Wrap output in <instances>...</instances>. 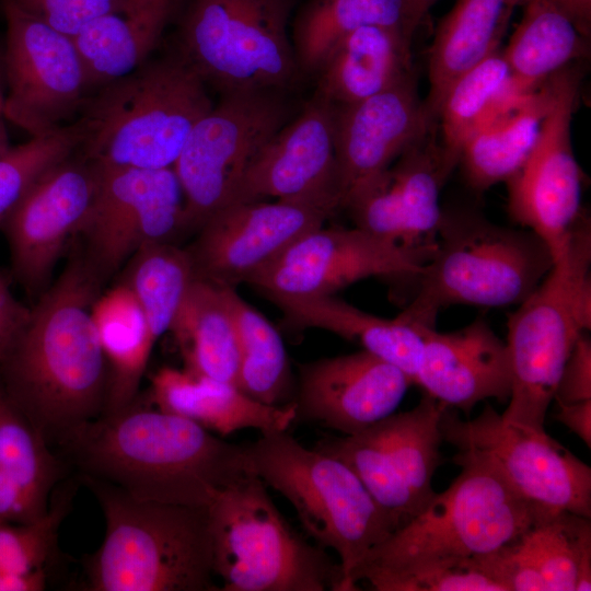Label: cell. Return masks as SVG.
Here are the masks:
<instances>
[{
  "label": "cell",
  "instance_id": "1",
  "mask_svg": "<svg viewBox=\"0 0 591 591\" xmlns=\"http://www.w3.org/2000/svg\"><path fill=\"white\" fill-rule=\"evenodd\" d=\"M103 283L73 257L0 358L2 387L51 447L105 409L107 366L93 318Z\"/></svg>",
  "mask_w": 591,
  "mask_h": 591
},
{
  "label": "cell",
  "instance_id": "2",
  "mask_svg": "<svg viewBox=\"0 0 591 591\" xmlns=\"http://www.w3.org/2000/svg\"><path fill=\"white\" fill-rule=\"evenodd\" d=\"M54 447L76 474L147 501L209 507L251 474L245 447L136 401L79 426Z\"/></svg>",
  "mask_w": 591,
  "mask_h": 591
},
{
  "label": "cell",
  "instance_id": "3",
  "mask_svg": "<svg viewBox=\"0 0 591 591\" xmlns=\"http://www.w3.org/2000/svg\"><path fill=\"white\" fill-rule=\"evenodd\" d=\"M105 519V537L85 561L89 591H220L213 578L208 507L139 500L78 475Z\"/></svg>",
  "mask_w": 591,
  "mask_h": 591
},
{
  "label": "cell",
  "instance_id": "4",
  "mask_svg": "<svg viewBox=\"0 0 591 591\" xmlns=\"http://www.w3.org/2000/svg\"><path fill=\"white\" fill-rule=\"evenodd\" d=\"M212 106L207 83L181 55L148 60L89 96L78 151L100 166L173 167Z\"/></svg>",
  "mask_w": 591,
  "mask_h": 591
},
{
  "label": "cell",
  "instance_id": "5",
  "mask_svg": "<svg viewBox=\"0 0 591 591\" xmlns=\"http://www.w3.org/2000/svg\"><path fill=\"white\" fill-rule=\"evenodd\" d=\"M461 473L407 523L372 547L351 583L382 580L413 568L493 552L554 512L519 496L498 474L473 460L453 459Z\"/></svg>",
  "mask_w": 591,
  "mask_h": 591
},
{
  "label": "cell",
  "instance_id": "6",
  "mask_svg": "<svg viewBox=\"0 0 591 591\" xmlns=\"http://www.w3.org/2000/svg\"><path fill=\"white\" fill-rule=\"evenodd\" d=\"M553 265L548 247L532 231L497 224L472 209H443L434 252L414 280L412 302L398 316L434 327L447 306L518 305Z\"/></svg>",
  "mask_w": 591,
  "mask_h": 591
},
{
  "label": "cell",
  "instance_id": "7",
  "mask_svg": "<svg viewBox=\"0 0 591 591\" xmlns=\"http://www.w3.org/2000/svg\"><path fill=\"white\" fill-rule=\"evenodd\" d=\"M245 447L247 466L294 509L305 532L338 557L341 591L351 575L394 526L360 478L340 460L309 449L286 431L260 433Z\"/></svg>",
  "mask_w": 591,
  "mask_h": 591
},
{
  "label": "cell",
  "instance_id": "8",
  "mask_svg": "<svg viewBox=\"0 0 591 591\" xmlns=\"http://www.w3.org/2000/svg\"><path fill=\"white\" fill-rule=\"evenodd\" d=\"M591 227L583 216L565 253L508 318L511 393L501 416L538 430L561 370L591 328Z\"/></svg>",
  "mask_w": 591,
  "mask_h": 591
},
{
  "label": "cell",
  "instance_id": "9",
  "mask_svg": "<svg viewBox=\"0 0 591 591\" xmlns=\"http://www.w3.org/2000/svg\"><path fill=\"white\" fill-rule=\"evenodd\" d=\"M266 487L251 473L208 507L220 591H341L339 564L287 522Z\"/></svg>",
  "mask_w": 591,
  "mask_h": 591
},
{
  "label": "cell",
  "instance_id": "10",
  "mask_svg": "<svg viewBox=\"0 0 591 591\" xmlns=\"http://www.w3.org/2000/svg\"><path fill=\"white\" fill-rule=\"evenodd\" d=\"M290 0H192L179 55L225 93L279 91L299 71L288 35Z\"/></svg>",
  "mask_w": 591,
  "mask_h": 591
},
{
  "label": "cell",
  "instance_id": "11",
  "mask_svg": "<svg viewBox=\"0 0 591 591\" xmlns=\"http://www.w3.org/2000/svg\"><path fill=\"white\" fill-rule=\"evenodd\" d=\"M441 432L457 450L453 459L488 466L533 506L591 517L590 466L545 430L509 421L486 404L465 420L447 406Z\"/></svg>",
  "mask_w": 591,
  "mask_h": 591
},
{
  "label": "cell",
  "instance_id": "12",
  "mask_svg": "<svg viewBox=\"0 0 591 591\" xmlns=\"http://www.w3.org/2000/svg\"><path fill=\"white\" fill-rule=\"evenodd\" d=\"M445 407L424 394L412 409L395 412L358 433L321 440L314 448L352 470L395 531L436 494L432 478L441 459Z\"/></svg>",
  "mask_w": 591,
  "mask_h": 591
},
{
  "label": "cell",
  "instance_id": "13",
  "mask_svg": "<svg viewBox=\"0 0 591 591\" xmlns=\"http://www.w3.org/2000/svg\"><path fill=\"white\" fill-rule=\"evenodd\" d=\"M288 113L278 91L231 92L195 125L173 165L187 230H198L232 201L250 163L287 124Z\"/></svg>",
  "mask_w": 591,
  "mask_h": 591
},
{
  "label": "cell",
  "instance_id": "14",
  "mask_svg": "<svg viewBox=\"0 0 591 591\" xmlns=\"http://www.w3.org/2000/svg\"><path fill=\"white\" fill-rule=\"evenodd\" d=\"M94 166L96 189L78 234L83 259L105 282L142 247L187 230L185 201L173 167Z\"/></svg>",
  "mask_w": 591,
  "mask_h": 591
},
{
  "label": "cell",
  "instance_id": "15",
  "mask_svg": "<svg viewBox=\"0 0 591 591\" xmlns=\"http://www.w3.org/2000/svg\"><path fill=\"white\" fill-rule=\"evenodd\" d=\"M552 103L534 147L505 184L510 218L535 233L554 262L566 251L581 218L582 172L575 158L571 124L580 94V73L567 67L551 77Z\"/></svg>",
  "mask_w": 591,
  "mask_h": 591
},
{
  "label": "cell",
  "instance_id": "16",
  "mask_svg": "<svg viewBox=\"0 0 591 591\" xmlns=\"http://www.w3.org/2000/svg\"><path fill=\"white\" fill-rule=\"evenodd\" d=\"M436 246L409 247L358 227L303 234L245 281L265 297L335 294L371 277L415 280Z\"/></svg>",
  "mask_w": 591,
  "mask_h": 591
},
{
  "label": "cell",
  "instance_id": "17",
  "mask_svg": "<svg viewBox=\"0 0 591 591\" xmlns=\"http://www.w3.org/2000/svg\"><path fill=\"white\" fill-rule=\"evenodd\" d=\"M7 22L5 118L31 137L43 136L80 115L91 95L73 39L3 0Z\"/></svg>",
  "mask_w": 591,
  "mask_h": 591
},
{
  "label": "cell",
  "instance_id": "18",
  "mask_svg": "<svg viewBox=\"0 0 591 591\" xmlns=\"http://www.w3.org/2000/svg\"><path fill=\"white\" fill-rule=\"evenodd\" d=\"M97 172L74 153L42 175L3 221L10 274L36 299L51 283L68 240L77 235L93 201Z\"/></svg>",
  "mask_w": 591,
  "mask_h": 591
},
{
  "label": "cell",
  "instance_id": "19",
  "mask_svg": "<svg viewBox=\"0 0 591 591\" xmlns=\"http://www.w3.org/2000/svg\"><path fill=\"white\" fill-rule=\"evenodd\" d=\"M334 114V105L315 94L257 152L229 205L275 198L331 216L341 208Z\"/></svg>",
  "mask_w": 591,
  "mask_h": 591
},
{
  "label": "cell",
  "instance_id": "20",
  "mask_svg": "<svg viewBox=\"0 0 591 591\" xmlns=\"http://www.w3.org/2000/svg\"><path fill=\"white\" fill-rule=\"evenodd\" d=\"M329 217L283 200L232 204L204 222L186 251L196 277L235 288Z\"/></svg>",
  "mask_w": 591,
  "mask_h": 591
},
{
  "label": "cell",
  "instance_id": "21",
  "mask_svg": "<svg viewBox=\"0 0 591 591\" xmlns=\"http://www.w3.org/2000/svg\"><path fill=\"white\" fill-rule=\"evenodd\" d=\"M360 190L355 201L358 224L409 246H436L443 209L440 193L455 166L447 159L437 129L404 151Z\"/></svg>",
  "mask_w": 591,
  "mask_h": 591
},
{
  "label": "cell",
  "instance_id": "22",
  "mask_svg": "<svg viewBox=\"0 0 591 591\" xmlns=\"http://www.w3.org/2000/svg\"><path fill=\"white\" fill-rule=\"evenodd\" d=\"M412 384L402 370L361 349L301 364L292 402L297 420L349 436L394 414Z\"/></svg>",
  "mask_w": 591,
  "mask_h": 591
},
{
  "label": "cell",
  "instance_id": "23",
  "mask_svg": "<svg viewBox=\"0 0 591 591\" xmlns=\"http://www.w3.org/2000/svg\"><path fill=\"white\" fill-rule=\"evenodd\" d=\"M334 107L341 207L355 187L386 170L437 128L419 96L415 73L363 101Z\"/></svg>",
  "mask_w": 591,
  "mask_h": 591
},
{
  "label": "cell",
  "instance_id": "24",
  "mask_svg": "<svg viewBox=\"0 0 591 591\" xmlns=\"http://www.w3.org/2000/svg\"><path fill=\"white\" fill-rule=\"evenodd\" d=\"M414 384L466 414L486 399L508 403L511 364L507 344L483 318L453 332L427 327Z\"/></svg>",
  "mask_w": 591,
  "mask_h": 591
},
{
  "label": "cell",
  "instance_id": "25",
  "mask_svg": "<svg viewBox=\"0 0 591 591\" xmlns=\"http://www.w3.org/2000/svg\"><path fill=\"white\" fill-rule=\"evenodd\" d=\"M149 397L159 410L186 418L222 438L244 429L286 431L297 420L293 402L268 405L232 383L172 367H162L151 375Z\"/></svg>",
  "mask_w": 591,
  "mask_h": 591
},
{
  "label": "cell",
  "instance_id": "26",
  "mask_svg": "<svg viewBox=\"0 0 591 591\" xmlns=\"http://www.w3.org/2000/svg\"><path fill=\"white\" fill-rule=\"evenodd\" d=\"M70 467L0 383V521L43 518Z\"/></svg>",
  "mask_w": 591,
  "mask_h": 591
},
{
  "label": "cell",
  "instance_id": "27",
  "mask_svg": "<svg viewBox=\"0 0 591 591\" xmlns=\"http://www.w3.org/2000/svg\"><path fill=\"white\" fill-rule=\"evenodd\" d=\"M409 32L368 25L341 38L317 70L315 94L334 106L358 103L414 74Z\"/></svg>",
  "mask_w": 591,
  "mask_h": 591
},
{
  "label": "cell",
  "instance_id": "28",
  "mask_svg": "<svg viewBox=\"0 0 591 591\" xmlns=\"http://www.w3.org/2000/svg\"><path fill=\"white\" fill-rule=\"evenodd\" d=\"M285 316L286 325L318 328L358 344L363 350L402 370L413 382L427 327L399 316L384 318L368 313L335 294L305 298H267Z\"/></svg>",
  "mask_w": 591,
  "mask_h": 591
},
{
  "label": "cell",
  "instance_id": "29",
  "mask_svg": "<svg viewBox=\"0 0 591 591\" xmlns=\"http://www.w3.org/2000/svg\"><path fill=\"white\" fill-rule=\"evenodd\" d=\"M521 1L457 0L440 21L428 53L429 90L424 100L433 123L449 88L499 49Z\"/></svg>",
  "mask_w": 591,
  "mask_h": 591
},
{
  "label": "cell",
  "instance_id": "30",
  "mask_svg": "<svg viewBox=\"0 0 591 591\" xmlns=\"http://www.w3.org/2000/svg\"><path fill=\"white\" fill-rule=\"evenodd\" d=\"M174 0H134L82 30L73 43L91 94L149 60L171 18Z\"/></svg>",
  "mask_w": 591,
  "mask_h": 591
},
{
  "label": "cell",
  "instance_id": "31",
  "mask_svg": "<svg viewBox=\"0 0 591 591\" xmlns=\"http://www.w3.org/2000/svg\"><path fill=\"white\" fill-rule=\"evenodd\" d=\"M552 103L551 78L482 124L462 147L459 165L476 192L508 182L524 164Z\"/></svg>",
  "mask_w": 591,
  "mask_h": 591
},
{
  "label": "cell",
  "instance_id": "32",
  "mask_svg": "<svg viewBox=\"0 0 591 591\" xmlns=\"http://www.w3.org/2000/svg\"><path fill=\"white\" fill-rule=\"evenodd\" d=\"M171 332L184 370L236 386L239 348L223 286L195 276Z\"/></svg>",
  "mask_w": 591,
  "mask_h": 591
},
{
  "label": "cell",
  "instance_id": "33",
  "mask_svg": "<svg viewBox=\"0 0 591 591\" xmlns=\"http://www.w3.org/2000/svg\"><path fill=\"white\" fill-rule=\"evenodd\" d=\"M93 318L107 366L104 413L120 410L136 401L154 343L142 311L129 287L121 282L101 292Z\"/></svg>",
  "mask_w": 591,
  "mask_h": 591
},
{
  "label": "cell",
  "instance_id": "34",
  "mask_svg": "<svg viewBox=\"0 0 591 591\" xmlns=\"http://www.w3.org/2000/svg\"><path fill=\"white\" fill-rule=\"evenodd\" d=\"M521 7L522 18L502 54L512 84L529 93L586 57L588 37L547 1L528 0Z\"/></svg>",
  "mask_w": 591,
  "mask_h": 591
},
{
  "label": "cell",
  "instance_id": "35",
  "mask_svg": "<svg viewBox=\"0 0 591 591\" xmlns=\"http://www.w3.org/2000/svg\"><path fill=\"white\" fill-rule=\"evenodd\" d=\"M368 25L399 27L410 34L417 27L406 0H314L292 31L299 69L316 73L341 38Z\"/></svg>",
  "mask_w": 591,
  "mask_h": 591
},
{
  "label": "cell",
  "instance_id": "36",
  "mask_svg": "<svg viewBox=\"0 0 591 591\" xmlns=\"http://www.w3.org/2000/svg\"><path fill=\"white\" fill-rule=\"evenodd\" d=\"M223 290L236 332L240 357L236 386L268 405L290 403L292 376L279 332L235 288L223 286Z\"/></svg>",
  "mask_w": 591,
  "mask_h": 591
},
{
  "label": "cell",
  "instance_id": "37",
  "mask_svg": "<svg viewBox=\"0 0 591 591\" xmlns=\"http://www.w3.org/2000/svg\"><path fill=\"white\" fill-rule=\"evenodd\" d=\"M514 542L540 571L547 591L591 590L590 518L554 511Z\"/></svg>",
  "mask_w": 591,
  "mask_h": 591
},
{
  "label": "cell",
  "instance_id": "38",
  "mask_svg": "<svg viewBox=\"0 0 591 591\" xmlns=\"http://www.w3.org/2000/svg\"><path fill=\"white\" fill-rule=\"evenodd\" d=\"M510 101V69L498 49L463 73L447 91L437 115L439 142L447 159L459 165L463 144Z\"/></svg>",
  "mask_w": 591,
  "mask_h": 591
},
{
  "label": "cell",
  "instance_id": "39",
  "mask_svg": "<svg viewBox=\"0 0 591 591\" xmlns=\"http://www.w3.org/2000/svg\"><path fill=\"white\" fill-rule=\"evenodd\" d=\"M80 480L69 475L55 489L47 513L33 522L0 521V572L20 591H42L57 552L58 531L71 509Z\"/></svg>",
  "mask_w": 591,
  "mask_h": 591
},
{
  "label": "cell",
  "instance_id": "40",
  "mask_svg": "<svg viewBox=\"0 0 591 591\" xmlns=\"http://www.w3.org/2000/svg\"><path fill=\"white\" fill-rule=\"evenodd\" d=\"M194 277L187 251L173 243L144 246L129 259L123 282L132 291L154 344L171 331Z\"/></svg>",
  "mask_w": 591,
  "mask_h": 591
},
{
  "label": "cell",
  "instance_id": "41",
  "mask_svg": "<svg viewBox=\"0 0 591 591\" xmlns=\"http://www.w3.org/2000/svg\"><path fill=\"white\" fill-rule=\"evenodd\" d=\"M82 137L77 119L46 135L31 137L0 155V228L42 175L79 150Z\"/></svg>",
  "mask_w": 591,
  "mask_h": 591
},
{
  "label": "cell",
  "instance_id": "42",
  "mask_svg": "<svg viewBox=\"0 0 591 591\" xmlns=\"http://www.w3.org/2000/svg\"><path fill=\"white\" fill-rule=\"evenodd\" d=\"M376 591H502L475 557L422 565L379 582Z\"/></svg>",
  "mask_w": 591,
  "mask_h": 591
},
{
  "label": "cell",
  "instance_id": "43",
  "mask_svg": "<svg viewBox=\"0 0 591 591\" xmlns=\"http://www.w3.org/2000/svg\"><path fill=\"white\" fill-rule=\"evenodd\" d=\"M53 30L76 37L96 19L129 5L134 0H13Z\"/></svg>",
  "mask_w": 591,
  "mask_h": 591
},
{
  "label": "cell",
  "instance_id": "44",
  "mask_svg": "<svg viewBox=\"0 0 591 591\" xmlns=\"http://www.w3.org/2000/svg\"><path fill=\"white\" fill-rule=\"evenodd\" d=\"M475 559L502 591H547L544 578L514 541Z\"/></svg>",
  "mask_w": 591,
  "mask_h": 591
},
{
  "label": "cell",
  "instance_id": "45",
  "mask_svg": "<svg viewBox=\"0 0 591 591\" xmlns=\"http://www.w3.org/2000/svg\"><path fill=\"white\" fill-rule=\"evenodd\" d=\"M587 399H591V340L584 333L561 370L554 401L569 404Z\"/></svg>",
  "mask_w": 591,
  "mask_h": 591
},
{
  "label": "cell",
  "instance_id": "46",
  "mask_svg": "<svg viewBox=\"0 0 591 591\" xmlns=\"http://www.w3.org/2000/svg\"><path fill=\"white\" fill-rule=\"evenodd\" d=\"M10 270L0 268V358L26 322L31 306L13 293Z\"/></svg>",
  "mask_w": 591,
  "mask_h": 591
},
{
  "label": "cell",
  "instance_id": "47",
  "mask_svg": "<svg viewBox=\"0 0 591 591\" xmlns=\"http://www.w3.org/2000/svg\"><path fill=\"white\" fill-rule=\"evenodd\" d=\"M555 418L591 447V399L577 403H557Z\"/></svg>",
  "mask_w": 591,
  "mask_h": 591
},
{
  "label": "cell",
  "instance_id": "48",
  "mask_svg": "<svg viewBox=\"0 0 591 591\" xmlns=\"http://www.w3.org/2000/svg\"><path fill=\"white\" fill-rule=\"evenodd\" d=\"M528 0H522L521 4ZM566 14L581 34L589 38L591 24V0H544Z\"/></svg>",
  "mask_w": 591,
  "mask_h": 591
},
{
  "label": "cell",
  "instance_id": "49",
  "mask_svg": "<svg viewBox=\"0 0 591 591\" xmlns=\"http://www.w3.org/2000/svg\"><path fill=\"white\" fill-rule=\"evenodd\" d=\"M436 1L437 0H406L410 16L416 26L419 25Z\"/></svg>",
  "mask_w": 591,
  "mask_h": 591
},
{
  "label": "cell",
  "instance_id": "50",
  "mask_svg": "<svg viewBox=\"0 0 591 591\" xmlns=\"http://www.w3.org/2000/svg\"><path fill=\"white\" fill-rule=\"evenodd\" d=\"M4 93L1 91L0 88V155L4 153L7 150L10 149L5 127H4Z\"/></svg>",
  "mask_w": 591,
  "mask_h": 591
}]
</instances>
